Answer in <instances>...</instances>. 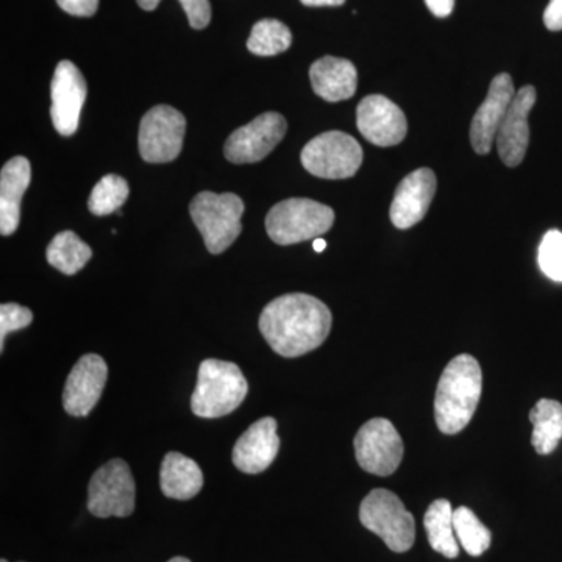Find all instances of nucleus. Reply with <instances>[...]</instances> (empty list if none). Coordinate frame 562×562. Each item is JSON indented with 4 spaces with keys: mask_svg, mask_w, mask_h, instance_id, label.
I'll use <instances>...</instances> for the list:
<instances>
[{
    "mask_svg": "<svg viewBox=\"0 0 562 562\" xmlns=\"http://www.w3.org/2000/svg\"><path fill=\"white\" fill-rule=\"evenodd\" d=\"M0 562H9V561H7V560H0Z\"/></svg>",
    "mask_w": 562,
    "mask_h": 562,
    "instance_id": "obj_37",
    "label": "nucleus"
},
{
    "mask_svg": "<svg viewBox=\"0 0 562 562\" xmlns=\"http://www.w3.org/2000/svg\"><path fill=\"white\" fill-rule=\"evenodd\" d=\"M313 90L327 102H341L353 98L358 87V72L346 58L324 57L310 69Z\"/></svg>",
    "mask_w": 562,
    "mask_h": 562,
    "instance_id": "obj_20",
    "label": "nucleus"
},
{
    "mask_svg": "<svg viewBox=\"0 0 562 562\" xmlns=\"http://www.w3.org/2000/svg\"><path fill=\"white\" fill-rule=\"evenodd\" d=\"M453 513L452 503L446 498H439L428 506L424 519L431 549L449 560H454L460 554L457 536H454L457 532H454Z\"/></svg>",
    "mask_w": 562,
    "mask_h": 562,
    "instance_id": "obj_22",
    "label": "nucleus"
},
{
    "mask_svg": "<svg viewBox=\"0 0 562 562\" xmlns=\"http://www.w3.org/2000/svg\"><path fill=\"white\" fill-rule=\"evenodd\" d=\"M362 527L375 532L395 553H405L416 541V522L401 498L387 490H373L360 506Z\"/></svg>",
    "mask_w": 562,
    "mask_h": 562,
    "instance_id": "obj_6",
    "label": "nucleus"
},
{
    "mask_svg": "<svg viewBox=\"0 0 562 562\" xmlns=\"http://www.w3.org/2000/svg\"><path fill=\"white\" fill-rule=\"evenodd\" d=\"M532 424L531 443L539 454H550L562 439V405L542 398L530 412Z\"/></svg>",
    "mask_w": 562,
    "mask_h": 562,
    "instance_id": "obj_23",
    "label": "nucleus"
},
{
    "mask_svg": "<svg viewBox=\"0 0 562 562\" xmlns=\"http://www.w3.org/2000/svg\"><path fill=\"white\" fill-rule=\"evenodd\" d=\"M187 120L169 105L147 111L139 125V154L147 162H169L179 157L183 147Z\"/></svg>",
    "mask_w": 562,
    "mask_h": 562,
    "instance_id": "obj_10",
    "label": "nucleus"
},
{
    "mask_svg": "<svg viewBox=\"0 0 562 562\" xmlns=\"http://www.w3.org/2000/svg\"><path fill=\"white\" fill-rule=\"evenodd\" d=\"M313 247L314 250L319 251L321 254V251H324L325 247H327V243H325L322 238H316L314 239Z\"/></svg>",
    "mask_w": 562,
    "mask_h": 562,
    "instance_id": "obj_35",
    "label": "nucleus"
},
{
    "mask_svg": "<svg viewBox=\"0 0 562 562\" xmlns=\"http://www.w3.org/2000/svg\"><path fill=\"white\" fill-rule=\"evenodd\" d=\"M539 268L550 280L562 283V233L550 231L543 236L538 254Z\"/></svg>",
    "mask_w": 562,
    "mask_h": 562,
    "instance_id": "obj_28",
    "label": "nucleus"
},
{
    "mask_svg": "<svg viewBox=\"0 0 562 562\" xmlns=\"http://www.w3.org/2000/svg\"><path fill=\"white\" fill-rule=\"evenodd\" d=\"M32 180V168L25 157H14L0 172V233L13 235L20 227L21 202Z\"/></svg>",
    "mask_w": 562,
    "mask_h": 562,
    "instance_id": "obj_19",
    "label": "nucleus"
},
{
    "mask_svg": "<svg viewBox=\"0 0 562 562\" xmlns=\"http://www.w3.org/2000/svg\"><path fill=\"white\" fill-rule=\"evenodd\" d=\"M454 532L460 539L462 549L471 557H482L491 547V531L468 506H460L453 513Z\"/></svg>",
    "mask_w": 562,
    "mask_h": 562,
    "instance_id": "obj_26",
    "label": "nucleus"
},
{
    "mask_svg": "<svg viewBox=\"0 0 562 562\" xmlns=\"http://www.w3.org/2000/svg\"><path fill=\"white\" fill-rule=\"evenodd\" d=\"M280 450L277 420L273 417L251 424L233 447V464L238 471L257 475L265 472L276 460Z\"/></svg>",
    "mask_w": 562,
    "mask_h": 562,
    "instance_id": "obj_18",
    "label": "nucleus"
},
{
    "mask_svg": "<svg viewBox=\"0 0 562 562\" xmlns=\"http://www.w3.org/2000/svg\"><path fill=\"white\" fill-rule=\"evenodd\" d=\"M335 211L312 199H288L266 216V232L273 243L292 246L316 239L333 227Z\"/></svg>",
    "mask_w": 562,
    "mask_h": 562,
    "instance_id": "obj_5",
    "label": "nucleus"
},
{
    "mask_svg": "<svg viewBox=\"0 0 562 562\" xmlns=\"http://www.w3.org/2000/svg\"><path fill=\"white\" fill-rule=\"evenodd\" d=\"M136 486L127 462L114 458L91 476L88 512L99 519L128 517L135 512Z\"/></svg>",
    "mask_w": 562,
    "mask_h": 562,
    "instance_id": "obj_8",
    "label": "nucleus"
},
{
    "mask_svg": "<svg viewBox=\"0 0 562 562\" xmlns=\"http://www.w3.org/2000/svg\"><path fill=\"white\" fill-rule=\"evenodd\" d=\"M160 487L168 498L191 501L202 491V469L191 458L169 452L161 462Z\"/></svg>",
    "mask_w": 562,
    "mask_h": 562,
    "instance_id": "obj_21",
    "label": "nucleus"
},
{
    "mask_svg": "<svg viewBox=\"0 0 562 562\" xmlns=\"http://www.w3.org/2000/svg\"><path fill=\"white\" fill-rule=\"evenodd\" d=\"M109 380V366L101 355H83L69 372L63 391L65 412L74 417H87L101 401Z\"/></svg>",
    "mask_w": 562,
    "mask_h": 562,
    "instance_id": "obj_13",
    "label": "nucleus"
},
{
    "mask_svg": "<svg viewBox=\"0 0 562 562\" xmlns=\"http://www.w3.org/2000/svg\"><path fill=\"white\" fill-rule=\"evenodd\" d=\"M355 457L362 471L390 476L403 460V441L391 420L376 417L366 422L355 436Z\"/></svg>",
    "mask_w": 562,
    "mask_h": 562,
    "instance_id": "obj_9",
    "label": "nucleus"
},
{
    "mask_svg": "<svg viewBox=\"0 0 562 562\" xmlns=\"http://www.w3.org/2000/svg\"><path fill=\"white\" fill-rule=\"evenodd\" d=\"M58 7L72 16H94L99 9V0H57Z\"/></svg>",
    "mask_w": 562,
    "mask_h": 562,
    "instance_id": "obj_31",
    "label": "nucleus"
},
{
    "mask_svg": "<svg viewBox=\"0 0 562 562\" xmlns=\"http://www.w3.org/2000/svg\"><path fill=\"white\" fill-rule=\"evenodd\" d=\"M128 192L131 190H128L127 180L109 173V176L102 177L92 190L88 209L94 216H106L124 205L128 199Z\"/></svg>",
    "mask_w": 562,
    "mask_h": 562,
    "instance_id": "obj_27",
    "label": "nucleus"
},
{
    "mask_svg": "<svg viewBox=\"0 0 562 562\" xmlns=\"http://www.w3.org/2000/svg\"><path fill=\"white\" fill-rule=\"evenodd\" d=\"M50 94V116L55 131L61 136H72L79 128L81 109L88 94L87 80L72 61L58 63Z\"/></svg>",
    "mask_w": 562,
    "mask_h": 562,
    "instance_id": "obj_12",
    "label": "nucleus"
},
{
    "mask_svg": "<svg viewBox=\"0 0 562 562\" xmlns=\"http://www.w3.org/2000/svg\"><path fill=\"white\" fill-rule=\"evenodd\" d=\"M168 562H191V561L184 557H176V558H172V560H169Z\"/></svg>",
    "mask_w": 562,
    "mask_h": 562,
    "instance_id": "obj_36",
    "label": "nucleus"
},
{
    "mask_svg": "<svg viewBox=\"0 0 562 562\" xmlns=\"http://www.w3.org/2000/svg\"><path fill=\"white\" fill-rule=\"evenodd\" d=\"M249 392V383L235 362H201L198 384L191 397L192 413L202 419H217L238 409Z\"/></svg>",
    "mask_w": 562,
    "mask_h": 562,
    "instance_id": "obj_3",
    "label": "nucleus"
},
{
    "mask_svg": "<svg viewBox=\"0 0 562 562\" xmlns=\"http://www.w3.org/2000/svg\"><path fill=\"white\" fill-rule=\"evenodd\" d=\"M425 3L436 18L450 16L454 7V0H425Z\"/></svg>",
    "mask_w": 562,
    "mask_h": 562,
    "instance_id": "obj_33",
    "label": "nucleus"
},
{
    "mask_svg": "<svg viewBox=\"0 0 562 562\" xmlns=\"http://www.w3.org/2000/svg\"><path fill=\"white\" fill-rule=\"evenodd\" d=\"M286 131V120L280 113H262L257 120L228 136L224 146L225 158L235 165L265 160L279 146Z\"/></svg>",
    "mask_w": 562,
    "mask_h": 562,
    "instance_id": "obj_11",
    "label": "nucleus"
},
{
    "mask_svg": "<svg viewBox=\"0 0 562 562\" xmlns=\"http://www.w3.org/2000/svg\"><path fill=\"white\" fill-rule=\"evenodd\" d=\"M357 125L361 135L379 147L397 146L408 132L401 106L380 94L362 99L357 109Z\"/></svg>",
    "mask_w": 562,
    "mask_h": 562,
    "instance_id": "obj_14",
    "label": "nucleus"
},
{
    "mask_svg": "<svg viewBox=\"0 0 562 562\" xmlns=\"http://www.w3.org/2000/svg\"><path fill=\"white\" fill-rule=\"evenodd\" d=\"M514 95H516V91H514L509 74H501L491 81L486 99L476 110L472 120L471 140L476 154H490Z\"/></svg>",
    "mask_w": 562,
    "mask_h": 562,
    "instance_id": "obj_15",
    "label": "nucleus"
},
{
    "mask_svg": "<svg viewBox=\"0 0 562 562\" xmlns=\"http://www.w3.org/2000/svg\"><path fill=\"white\" fill-rule=\"evenodd\" d=\"M190 213L210 254H224L241 235L244 202L232 192L203 191L192 199Z\"/></svg>",
    "mask_w": 562,
    "mask_h": 562,
    "instance_id": "obj_4",
    "label": "nucleus"
},
{
    "mask_svg": "<svg viewBox=\"0 0 562 562\" xmlns=\"http://www.w3.org/2000/svg\"><path fill=\"white\" fill-rule=\"evenodd\" d=\"M535 103V87L528 85L516 92L508 113L502 122L495 140H497L498 155L508 168L519 166L527 155L528 144H530L528 116H530Z\"/></svg>",
    "mask_w": 562,
    "mask_h": 562,
    "instance_id": "obj_16",
    "label": "nucleus"
},
{
    "mask_svg": "<svg viewBox=\"0 0 562 562\" xmlns=\"http://www.w3.org/2000/svg\"><path fill=\"white\" fill-rule=\"evenodd\" d=\"M543 24L550 32L562 31V0H550L543 11Z\"/></svg>",
    "mask_w": 562,
    "mask_h": 562,
    "instance_id": "obj_32",
    "label": "nucleus"
},
{
    "mask_svg": "<svg viewBox=\"0 0 562 562\" xmlns=\"http://www.w3.org/2000/svg\"><path fill=\"white\" fill-rule=\"evenodd\" d=\"M306 7H341L346 0H301Z\"/></svg>",
    "mask_w": 562,
    "mask_h": 562,
    "instance_id": "obj_34",
    "label": "nucleus"
},
{
    "mask_svg": "<svg viewBox=\"0 0 562 562\" xmlns=\"http://www.w3.org/2000/svg\"><path fill=\"white\" fill-rule=\"evenodd\" d=\"M330 308L313 295H281L262 310L258 327L271 349L283 358L316 350L330 335Z\"/></svg>",
    "mask_w": 562,
    "mask_h": 562,
    "instance_id": "obj_1",
    "label": "nucleus"
},
{
    "mask_svg": "<svg viewBox=\"0 0 562 562\" xmlns=\"http://www.w3.org/2000/svg\"><path fill=\"white\" fill-rule=\"evenodd\" d=\"M33 313L18 303H2L0 306V351L5 346L7 336L24 330L32 324Z\"/></svg>",
    "mask_w": 562,
    "mask_h": 562,
    "instance_id": "obj_29",
    "label": "nucleus"
},
{
    "mask_svg": "<svg viewBox=\"0 0 562 562\" xmlns=\"http://www.w3.org/2000/svg\"><path fill=\"white\" fill-rule=\"evenodd\" d=\"M91 257V247L69 231L58 233L46 250L47 262L65 276H76L88 265Z\"/></svg>",
    "mask_w": 562,
    "mask_h": 562,
    "instance_id": "obj_24",
    "label": "nucleus"
},
{
    "mask_svg": "<svg viewBox=\"0 0 562 562\" xmlns=\"http://www.w3.org/2000/svg\"><path fill=\"white\" fill-rule=\"evenodd\" d=\"M436 184L438 181L431 169L422 168L408 173L395 190L390 211L392 224L401 231L419 224L430 210Z\"/></svg>",
    "mask_w": 562,
    "mask_h": 562,
    "instance_id": "obj_17",
    "label": "nucleus"
},
{
    "mask_svg": "<svg viewBox=\"0 0 562 562\" xmlns=\"http://www.w3.org/2000/svg\"><path fill=\"white\" fill-rule=\"evenodd\" d=\"M301 160L303 168L319 179H350L361 168L362 149L353 136L327 132L303 147Z\"/></svg>",
    "mask_w": 562,
    "mask_h": 562,
    "instance_id": "obj_7",
    "label": "nucleus"
},
{
    "mask_svg": "<svg viewBox=\"0 0 562 562\" xmlns=\"http://www.w3.org/2000/svg\"><path fill=\"white\" fill-rule=\"evenodd\" d=\"M140 9L154 11L160 5L161 0H136ZM187 13L190 25L195 31L209 27L211 21V5L209 0H179Z\"/></svg>",
    "mask_w": 562,
    "mask_h": 562,
    "instance_id": "obj_30",
    "label": "nucleus"
},
{
    "mask_svg": "<svg viewBox=\"0 0 562 562\" xmlns=\"http://www.w3.org/2000/svg\"><path fill=\"white\" fill-rule=\"evenodd\" d=\"M483 391V373L472 355L454 357L443 369L435 397V419L443 435H458L471 424Z\"/></svg>",
    "mask_w": 562,
    "mask_h": 562,
    "instance_id": "obj_2",
    "label": "nucleus"
},
{
    "mask_svg": "<svg viewBox=\"0 0 562 562\" xmlns=\"http://www.w3.org/2000/svg\"><path fill=\"white\" fill-rule=\"evenodd\" d=\"M291 43V31L283 22L262 20L251 29L247 49L258 57H273L290 49Z\"/></svg>",
    "mask_w": 562,
    "mask_h": 562,
    "instance_id": "obj_25",
    "label": "nucleus"
}]
</instances>
